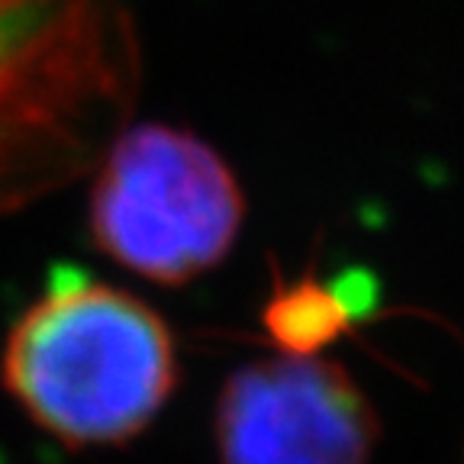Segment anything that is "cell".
I'll list each match as a JSON object with an SVG mask.
<instances>
[{
  "label": "cell",
  "instance_id": "obj_1",
  "mask_svg": "<svg viewBox=\"0 0 464 464\" xmlns=\"http://www.w3.org/2000/svg\"><path fill=\"white\" fill-rule=\"evenodd\" d=\"M178 381L165 323L139 297L52 271L45 294L10 329L4 384L65 445H116L159 416Z\"/></svg>",
  "mask_w": 464,
  "mask_h": 464
},
{
  "label": "cell",
  "instance_id": "obj_2",
  "mask_svg": "<svg viewBox=\"0 0 464 464\" xmlns=\"http://www.w3.org/2000/svg\"><path fill=\"white\" fill-rule=\"evenodd\" d=\"M132 84L126 0H0V178L49 181L81 161Z\"/></svg>",
  "mask_w": 464,
  "mask_h": 464
},
{
  "label": "cell",
  "instance_id": "obj_3",
  "mask_svg": "<svg viewBox=\"0 0 464 464\" xmlns=\"http://www.w3.org/2000/svg\"><path fill=\"white\" fill-rule=\"evenodd\" d=\"M246 200L236 174L188 130L149 123L110 145L91 194L101 252L159 284L219 265L239 236Z\"/></svg>",
  "mask_w": 464,
  "mask_h": 464
},
{
  "label": "cell",
  "instance_id": "obj_4",
  "mask_svg": "<svg viewBox=\"0 0 464 464\" xmlns=\"http://www.w3.org/2000/svg\"><path fill=\"white\" fill-rule=\"evenodd\" d=\"M377 426L345 368L281 355L232 371L217 403L223 464H368Z\"/></svg>",
  "mask_w": 464,
  "mask_h": 464
},
{
  "label": "cell",
  "instance_id": "obj_5",
  "mask_svg": "<svg viewBox=\"0 0 464 464\" xmlns=\"http://www.w3.org/2000/svg\"><path fill=\"white\" fill-rule=\"evenodd\" d=\"M377 306V284L368 271H345L333 281H316L304 275L300 281L277 284L265 310V326L284 348V355H316L319 348L371 316Z\"/></svg>",
  "mask_w": 464,
  "mask_h": 464
}]
</instances>
